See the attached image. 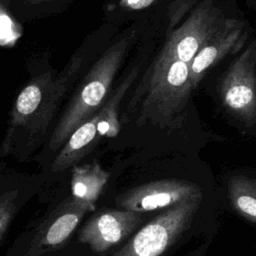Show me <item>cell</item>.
I'll list each match as a JSON object with an SVG mask.
<instances>
[{"label":"cell","instance_id":"14","mask_svg":"<svg viewBox=\"0 0 256 256\" xmlns=\"http://www.w3.org/2000/svg\"><path fill=\"white\" fill-rule=\"evenodd\" d=\"M227 190L233 210L246 220L256 223V178L233 176Z\"/></svg>","mask_w":256,"mask_h":256},{"label":"cell","instance_id":"12","mask_svg":"<svg viewBox=\"0 0 256 256\" xmlns=\"http://www.w3.org/2000/svg\"><path fill=\"white\" fill-rule=\"evenodd\" d=\"M240 30L234 25L215 33L190 62V84H196L203 73L218 59L227 54L240 37Z\"/></svg>","mask_w":256,"mask_h":256},{"label":"cell","instance_id":"6","mask_svg":"<svg viewBox=\"0 0 256 256\" xmlns=\"http://www.w3.org/2000/svg\"><path fill=\"white\" fill-rule=\"evenodd\" d=\"M142 221L139 212L107 210L88 220L80 231L79 240L95 252H104L130 235Z\"/></svg>","mask_w":256,"mask_h":256},{"label":"cell","instance_id":"9","mask_svg":"<svg viewBox=\"0 0 256 256\" xmlns=\"http://www.w3.org/2000/svg\"><path fill=\"white\" fill-rule=\"evenodd\" d=\"M84 62L85 57L81 53L75 54L61 73L54 78L38 111L25 129L29 145H35L45 135L52 119L59 110L60 104L67 91L72 87L73 83L79 76Z\"/></svg>","mask_w":256,"mask_h":256},{"label":"cell","instance_id":"15","mask_svg":"<svg viewBox=\"0 0 256 256\" xmlns=\"http://www.w3.org/2000/svg\"><path fill=\"white\" fill-rule=\"evenodd\" d=\"M18 191H8L0 196V241L15 213Z\"/></svg>","mask_w":256,"mask_h":256},{"label":"cell","instance_id":"2","mask_svg":"<svg viewBox=\"0 0 256 256\" xmlns=\"http://www.w3.org/2000/svg\"><path fill=\"white\" fill-rule=\"evenodd\" d=\"M137 71V68L131 70L104 106L72 132L52 163L53 172L63 171L76 164L94 148L103 136L117 134L119 105L133 83Z\"/></svg>","mask_w":256,"mask_h":256},{"label":"cell","instance_id":"17","mask_svg":"<svg viewBox=\"0 0 256 256\" xmlns=\"http://www.w3.org/2000/svg\"><path fill=\"white\" fill-rule=\"evenodd\" d=\"M49 1H52V0H28V4L30 5H39V4H42V3H47Z\"/></svg>","mask_w":256,"mask_h":256},{"label":"cell","instance_id":"7","mask_svg":"<svg viewBox=\"0 0 256 256\" xmlns=\"http://www.w3.org/2000/svg\"><path fill=\"white\" fill-rule=\"evenodd\" d=\"M188 83L190 84V65L161 54L153 69L147 105L158 108L163 113L169 112Z\"/></svg>","mask_w":256,"mask_h":256},{"label":"cell","instance_id":"8","mask_svg":"<svg viewBox=\"0 0 256 256\" xmlns=\"http://www.w3.org/2000/svg\"><path fill=\"white\" fill-rule=\"evenodd\" d=\"M222 96L234 114L246 119L256 116V76L250 51L231 65L222 84Z\"/></svg>","mask_w":256,"mask_h":256},{"label":"cell","instance_id":"16","mask_svg":"<svg viewBox=\"0 0 256 256\" xmlns=\"http://www.w3.org/2000/svg\"><path fill=\"white\" fill-rule=\"evenodd\" d=\"M156 0H119V6L127 10H141L152 5Z\"/></svg>","mask_w":256,"mask_h":256},{"label":"cell","instance_id":"3","mask_svg":"<svg viewBox=\"0 0 256 256\" xmlns=\"http://www.w3.org/2000/svg\"><path fill=\"white\" fill-rule=\"evenodd\" d=\"M203 194L167 208L143 226L112 256H161L187 230L199 209Z\"/></svg>","mask_w":256,"mask_h":256},{"label":"cell","instance_id":"1","mask_svg":"<svg viewBox=\"0 0 256 256\" xmlns=\"http://www.w3.org/2000/svg\"><path fill=\"white\" fill-rule=\"evenodd\" d=\"M131 40V35L125 36L111 45L86 73L56 123L49 141L51 150L63 146L72 132L110 98L111 86L128 54Z\"/></svg>","mask_w":256,"mask_h":256},{"label":"cell","instance_id":"13","mask_svg":"<svg viewBox=\"0 0 256 256\" xmlns=\"http://www.w3.org/2000/svg\"><path fill=\"white\" fill-rule=\"evenodd\" d=\"M109 177V172L97 163L74 166L71 174L72 197L94 210L95 203Z\"/></svg>","mask_w":256,"mask_h":256},{"label":"cell","instance_id":"4","mask_svg":"<svg viewBox=\"0 0 256 256\" xmlns=\"http://www.w3.org/2000/svg\"><path fill=\"white\" fill-rule=\"evenodd\" d=\"M199 194L203 192L196 183L183 180H158L126 191L118 198V204L125 210L143 213L170 208Z\"/></svg>","mask_w":256,"mask_h":256},{"label":"cell","instance_id":"11","mask_svg":"<svg viewBox=\"0 0 256 256\" xmlns=\"http://www.w3.org/2000/svg\"><path fill=\"white\" fill-rule=\"evenodd\" d=\"M209 12V10H201L190 19L171 37L162 54L190 64L199 50L214 35L213 18Z\"/></svg>","mask_w":256,"mask_h":256},{"label":"cell","instance_id":"5","mask_svg":"<svg viewBox=\"0 0 256 256\" xmlns=\"http://www.w3.org/2000/svg\"><path fill=\"white\" fill-rule=\"evenodd\" d=\"M92 210L91 207L74 197L66 199L38 227L28 255L39 256L59 249L76 229L84 215Z\"/></svg>","mask_w":256,"mask_h":256},{"label":"cell","instance_id":"10","mask_svg":"<svg viewBox=\"0 0 256 256\" xmlns=\"http://www.w3.org/2000/svg\"><path fill=\"white\" fill-rule=\"evenodd\" d=\"M54 78L52 71L44 72L34 77L18 94L13 104L6 134L0 147L3 153H8L11 150L18 133L27 128L38 111Z\"/></svg>","mask_w":256,"mask_h":256}]
</instances>
